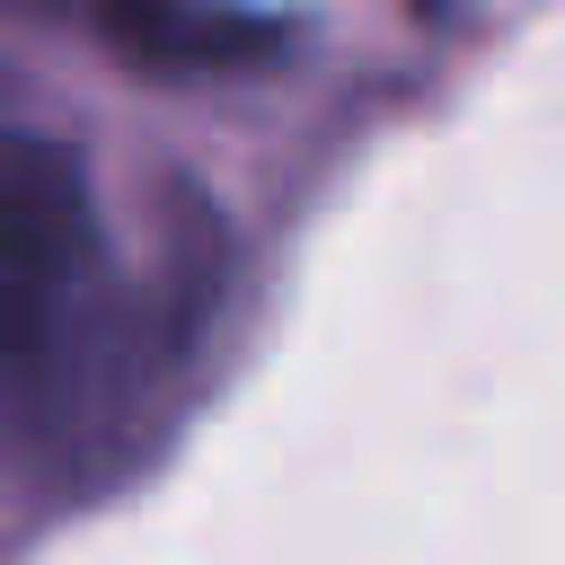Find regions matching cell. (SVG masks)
I'll use <instances>...</instances> for the list:
<instances>
[{
  "label": "cell",
  "mask_w": 565,
  "mask_h": 565,
  "mask_svg": "<svg viewBox=\"0 0 565 565\" xmlns=\"http://www.w3.org/2000/svg\"><path fill=\"white\" fill-rule=\"evenodd\" d=\"M106 309V221L71 141L0 124V424L44 415Z\"/></svg>",
  "instance_id": "6da1fadb"
},
{
  "label": "cell",
  "mask_w": 565,
  "mask_h": 565,
  "mask_svg": "<svg viewBox=\"0 0 565 565\" xmlns=\"http://www.w3.org/2000/svg\"><path fill=\"white\" fill-rule=\"evenodd\" d=\"M106 44H124L150 71H230L282 44L274 18H247L230 0H79Z\"/></svg>",
  "instance_id": "7a4b0ae2"
}]
</instances>
